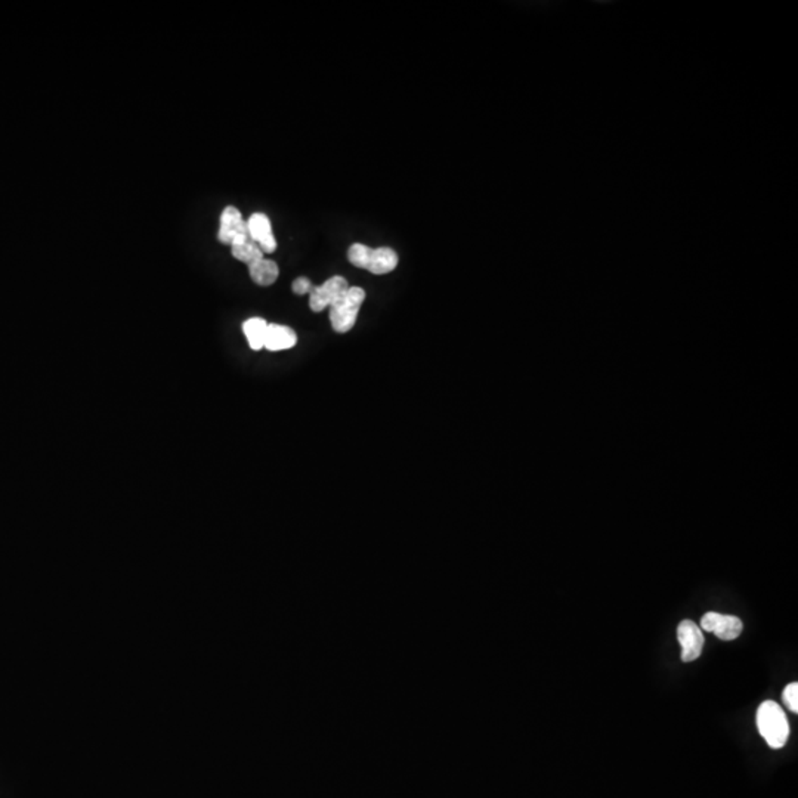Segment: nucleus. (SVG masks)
Instances as JSON below:
<instances>
[{
	"label": "nucleus",
	"instance_id": "ddd939ff",
	"mask_svg": "<svg viewBox=\"0 0 798 798\" xmlns=\"http://www.w3.org/2000/svg\"><path fill=\"white\" fill-rule=\"evenodd\" d=\"M370 251L371 247L366 246V244H361V242H355V244H352V246L347 249V259H349V262H351L352 265L356 266V268H361V270H366Z\"/></svg>",
	"mask_w": 798,
	"mask_h": 798
},
{
	"label": "nucleus",
	"instance_id": "9b49d317",
	"mask_svg": "<svg viewBox=\"0 0 798 798\" xmlns=\"http://www.w3.org/2000/svg\"><path fill=\"white\" fill-rule=\"evenodd\" d=\"M242 331L246 335L249 347L253 351H261L265 347L266 331H268V323L266 319L253 317L242 323Z\"/></svg>",
	"mask_w": 798,
	"mask_h": 798
},
{
	"label": "nucleus",
	"instance_id": "0eeeda50",
	"mask_svg": "<svg viewBox=\"0 0 798 798\" xmlns=\"http://www.w3.org/2000/svg\"><path fill=\"white\" fill-rule=\"evenodd\" d=\"M249 235L263 253H274L277 251V240L272 233V225L265 214H253L247 221Z\"/></svg>",
	"mask_w": 798,
	"mask_h": 798
},
{
	"label": "nucleus",
	"instance_id": "39448f33",
	"mask_svg": "<svg viewBox=\"0 0 798 798\" xmlns=\"http://www.w3.org/2000/svg\"><path fill=\"white\" fill-rule=\"evenodd\" d=\"M679 643L681 646V661L692 662L701 657L704 648V634L694 621H681L678 629Z\"/></svg>",
	"mask_w": 798,
	"mask_h": 798
},
{
	"label": "nucleus",
	"instance_id": "6e6552de",
	"mask_svg": "<svg viewBox=\"0 0 798 798\" xmlns=\"http://www.w3.org/2000/svg\"><path fill=\"white\" fill-rule=\"evenodd\" d=\"M298 335L290 327L281 324H268L266 331L265 349L271 352L287 351L296 347Z\"/></svg>",
	"mask_w": 798,
	"mask_h": 798
},
{
	"label": "nucleus",
	"instance_id": "f03ea898",
	"mask_svg": "<svg viewBox=\"0 0 798 798\" xmlns=\"http://www.w3.org/2000/svg\"><path fill=\"white\" fill-rule=\"evenodd\" d=\"M366 296L367 295L361 287H349L347 293L328 308L333 330L337 333H347L354 328Z\"/></svg>",
	"mask_w": 798,
	"mask_h": 798
},
{
	"label": "nucleus",
	"instance_id": "7ed1b4c3",
	"mask_svg": "<svg viewBox=\"0 0 798 798\" xmlns=\"http://www.w3.org/2000/svg\"><path fill=\"white\" fill-rule=\"evenodd\" d=\"M349 289L347 280L335 275L318 287H312L309 293V308L312 312H323L330 308L336 300H339Z\"/></svg>",
	"mask_w": 798,
	"mask_h": 798
},
{
	"label": "nucleus",
	"instance_id": "f8f14e48",
	"mask_svg": "<svg viewBox=\"0 0 798 798\" xmlns=\"http://www.w3.org/2000/svg\"><path fill=\"white\" fill-rule=\"evenodd\" d=\"M231 252H233V256L237 261L247 263V265H252V263L258 262L261 259L265 258L263 256L265 253L261 251V247L251 237L242 238V240L233 242L231 244Z\"/></svg>",
	"mask_w": 798,
	"mask_h": 798
},
{
	"label": "nucleus",
	"instance_id": "f257e3e1",
	"mask_svg": "<svg viewBox=\"0 0 798 798\" xmlns=\"http://www.w3.org/2000/svg\"><path fill=\"white\" fill-rule=\"evenodd\" d=\"M755 720H757L758 732L770 748L779 750L785 746L790 738V723L779 704L774 701L763 702L762 706L758 707Z\"/></svg>",
	"mask_w": 798,
	"mask_h": 798
},
{
	"label": "nucleus",
	"instance_id": "20e7f679",
	"mask_svg": "<svg viewBox=\"0 0 798 798\" xmlns=\"http://www.w3.org/2000/svg\"><path fill=\"white\" fill-rule=\"evenodd\" d=\"M699 629L716 634L720 641H735L742 633L744 624H742L741 618L734 617V615L707 613L702 617Z\"/></svg>",
	"mask_w": 798,
	"mask_h": 798
},
{
	"label": "nucleus",
	"instance_id": "2eb2a0df",
	"mask_svg": "<svg viewBox=\"0 0 798 798\" xmlns=\"http://www.w3.org/2000/svg\"><path fill=\"white\" fill-rule=\"evenodd\" d=\"M291 290L295 291L296 295H308L312 290V282L307 277H299L291 284Z\"/></svg>",
	"mask_w": 798,
	"mask_h": 798
},
{
	"label": "nucleus",
	"instance_id": "423d86ee",
	"mask_svg": "<svg viewBox=\"0 0 798 798\" xmlns=\"http://www.w3.org/2000/svg\"><path fill=\"white\" fill-rule=\"evenodd\" d=\"M251 237L247 230V221L242 218V212L234 206L223 209L221 214V226H219L218 240L222 244L231 246L233 242Z\"/></svg>",
	"mask_w": 798,
	"mask_h": 798
},
{
	"label": "nucleus",
	"instance_id": "9d476101",
	"mask_svg": "<svg viewBox=\"0 0 798 798\" xmlns=\"http://www.w3.org/2000/svg\"><path fill=\"white\" fill-rule=\"evenodd\" d=\"M249 274H251V279L258 286H272L279 280L280 268L274 261L262 258L258 262L249 265Z\"/></svg>",
	"mask_w": 798,
	"mask_h": 798
},
{
	"label": "nucleus",
	"instance_id": "1a4fd4ad",
	"mask_svg": "<svg viewBox=\"0 0 798 798\" xmlns=\"http://www.w3.org/2000/svg\"><path fill=\"white\" fill-rule=\"evenodd\" d=\"M396 266H398L396 252L391 247H377L371 249L366 270L371 274L385 275L395 270Z\"/></svg>",
	"mask_w": 798,
	"mask_h": 798
},
{
	"label": "nucleus",
	"instance_id": "4468645a",
	"mask_svg": "<svg viewBox=\"0 0 798 798\" xmlns=\"http://www.w3.org/2000/svg\"><path fill=\"white\" fill-rule=\"evenodd\" d=\"M783 699L793 713H798V683L794 681L786 686L783 692Z\"/></svg>",
	"mask_w": 798,
	"mask_h": 798
}]
</instances>
